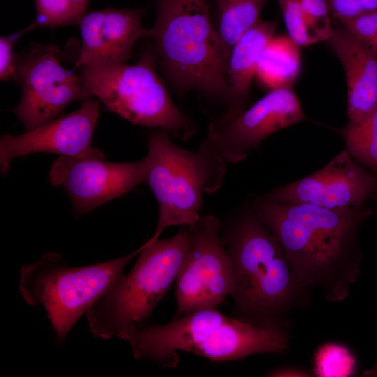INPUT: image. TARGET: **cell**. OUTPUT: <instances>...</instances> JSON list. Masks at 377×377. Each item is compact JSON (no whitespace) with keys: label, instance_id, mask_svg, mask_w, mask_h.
Masks as SVG:
<instances>
[{"label":"cell","instance_id":"6da1fadb","mask_svg":"<svg viewBox=\"0 0 377 377\" xmlns=\"http://www.w3.org/2000/svg\"><path fill=\"white\" fill-rule=\"evenodd\" d=\"M221 237L229 260L230 296L236 318L260 327L286 330L288 312L307 292L250 199L228 215Z\"/></svg>","mask_w":377,"mask_h":377},{"label":"cell","instance_id":"7a4b0ae2","mask_svg":"<svg viewBox=\"0 0 377 377\" xmlns=\"http://www.w3.org/2000/svg\"><path fill=\"white\" fill-rule=\"evenodd\" d=\"M128 342L137 360L175 369L179 352L214 362L283 353L288 347V335L286 330L260 327L208 308L173 318L165 324L142 326Z\"/></svg>","mask_w":377,"mask_h":377},{"label":"cell","instance_id":"3957f363","mask_svg":"<svg viewBox=\"0 0 377 377\" xmlns=\"http://www.w3.org/2000/svg\"><path fill=\"white\" fill-rule=\"evenodd\" d=\"M156 10L145 37L155 41L167 76L181 92L198 90L223 103L222 120L230 100V54L212 24L206 1L156 0Z\"/></svg>","mask_w":377,"mask_h":377},{"label":"cell","instance_id":"277c9868","mask_svg":"<svg viewBox=\"0 0 377 377\" xmlns=\"http://www.w3.org/2000/svg\"><path fill=\"white\" fill-rule=\"evenodd\" d=\"M144 182L158 207L154 235L175 226H189L201 216L205 194L216 193L223 185L226 161L207 140L195 151L176 145L166 131L155 128L148 136Z\"/></svg>","mask_w":377,"mask_h":377},{"label":"cell","instance_id":"5b68a950","mask_svg":"<svg viewBox=\"0 0 377 377\" xmlns=\"http://www.w3.org/2000/svg\"><path fill=\"white\" fill-rule=\"evenodd\" d=\"M189 243L184 226L171 237L148 239L140 246L132 269L86 313L92 334L128 341L175 281Z\"/></svg>","mask_w":377,"mask_h":377},{"label":"cell","instance_id":"8992f818","mask_svg":"<svg viewBox=\"0 0 377 377\" xmlns=\"http://www.w3.org/2000/svg\"><path fill=\"white\" fill-rule=\"evenodd\" d=\"M139 251L83 267H70L59 253H45L21 268L20 294L27 304L45 309L61 343L80 317L121 279Z\"/></svg>","mask_w":377,"mask_h":377},{"label":"cell","instance_id":"52a82bcc","mask_svg":"<svg viewBox=\"0 0 377 377\" xmlns=\"http://www.w3.org/2000/svg\"><path fill=\"white\" fill-rule=\"evenodd\" d=\"M157 56L156 50H149L131 65L81 67L79 77L108 111L187 140L195 133V125L176 106L157 74Z\"/></svg>","mask_w":377,"mask_h":377},{"label":"cell","instance_id":"ba28073f","mask_svg":"<svg viewBox=\"0 0 377 377\" xmlns=\"http://www.w3.org/2000/svg\"><path fill=\"white\" fill-rule=\"evenodd\" d=\"M250 200L283 249L300 286L306 292L318 288L330 302L343 300L357 274L325 249L304 225L285 215L276 202L263 195Z\"/></svg>","mask_w":377,"mask_h":377},{"label":"cell","instance_id":"9c48e42d","mask_svg":"<svg viewBox=\"0 0 377 377\" xmlns=\"http://www.w3.org/2000/svg\"><path fill=\"white\" fill-rule=\"evenodd\" d=\"M221 228L222 223L213 215L200 216L188 226L190 243L175 279L174 318L217 308L230 296V265Z\"/></svg>","mask_w":377,"mask_h":377},{"label":"cell","instance_id":"30bf717a","mask_svg":"<svg viewBox=\"0 0 377 377\" xmlns=\"http://www.w3.org/2000/svg\"><path fill=\"white\" fill-rule=\"evenodd\" d=\"M17 82L22 98L9 110L31 131L54 119L75 101L92 97L79 75L60 63L59 48L36 45L17 59Z\"/></svg>","mask_w":377,"mask_h":377},{"label":"cell","instance_id":"8fae6325","mask_svg":"<svg viewBox=\"0 0 377 377\" xmlns=\"http://www.w3.org/2000/svg\"><path fill=\"white\" fill-rule=\"evenodd\" d=\"M281 203H309L331 209L377 205V172L355 161L346 149L327 165L294 182L263 195Z\"/></svg>","mask_w":377,"mask_h":377},{"label":"cell","instance_id":"7c38bea8","mask_svg":"<svg viewBox=\"0 0 377 377\" xmlns=\"http://www.w3.org/2000/svg\"><path fill=\"white\" fill-rule=\"evenodd\" d=\"M145 159L108 162L99 156H59L48 173L50 182L69 196L76 216L119 198L144 182Z\"/></svg>","mask_w":377,"mask_h":377},{"label":"cell","instance_id":"4fadbf2b","mask_svg":"<svg viewBox=\"0 0 377 377\" xmlns=\"http://www.w3.org/2000/svg\"><path fill=\"white\" fill-rule=\"evenodd\" d=\"M307 119L290 87L270 90L224 125L208 127L207 139L227 163H237L252 151H260L271 134Z\"/></svg>","mask_w":377,"mask_h":377},{"label":"cell","instance_id":"5bb4252c","mask_svg":"<svg viewBox=\"0 0 377 377\" xmlns=\"http://www.w3.org/2000/svg\"><path fill=\"white\" fill-rule=\"evenodd\" d=\"M100 101L92 96L80 108L20 135H1L0 171L6 175L17 157L44 152L60 156H99L104 154L92 146L91 139L100 114Z\"/></svg>","mask_w":377,"mask_h":377},{"label":"cell","instance_id":"9a60e30c","mask_svg":"<svg viewBox=\"0 0 377 377\" xmlns=\"http://www.w3.org/2000/svg\"><path fill=\"white\" fill-rule=\"evenodd\" d=\"M144 9L108 7L86 13L79 27L82 39L76 68L125 64L135 43L145 37Z\"/></svg>","mask_w":377,"mask_h":377},{"label":"cell","instance_id":"2e32d148","mask_svg":"<svg viewBox=\"0 0 377 377\" xmlns=\"http://www.w3.org/2000/svg\"><path fill=\"white\" fill-rule=\"evenodd\" d=\"M326 42L343 65L349 122L357 123L377 108V59L342 26Z\"/></svg>","mask_w":377,"mask_h":377},{"label":"cell","instance_id":"e0dca14e","mask_svg":"<svg viewBox=\"0 0 377 377\" xmlns=\"http://www.w3.org/2000/svg\"><path fill=\"white\" fill-rule=\"evenodd\" d=\"M278 20H260L233 46L228 63L227 79L230 100L227 112L216 127L230 121L246 109L253 78L256 76L258 57L274 36Z\"/></svg>","mask_w":377,"mask_h":377},{"label":"cell","instance_id":"ac0fdd59","mask_svg":"<svg viewBox=\"0 0 377 377\" xmlns=\"http://www.w3.org/2000/svg\"><path fill=\"white\" fill-rule=\"evenodd\" d=\"M288 37L299 47L327 41L334 28L325 0H276Z\"/></svg>","mask_w":377,"mask_h":377},{"label":"cell","instance_id":"d6986e66","mask_svg":"<svg viewBox=\"0 0 377 377\" xmlns=\"http://www.w3.org/2000/svg\"><path fill=\"white\" fill-rule=\"evenodd\" d=\"M299 46L288 36H273L261 51L256 77L270 90L290 87L300 68Z\"/></svg>","mask_w":377,"mask_h":377},{"label":"cell","instance_id":"ffe728a7","mask_svg":"<svg viewBox=\"0 0 377 377\" xmlns=\"http://www.w3.org/2000/svg\"><path fill=\"white\" fill-rule=\"evenodd\" d=\"M218 10L220 38L231 52L237 42L259 20L267 0H214Z\"/></svg>","mask_w":377,"mask_h":377},{"label":"cell","instance_id":"44dd1931","mask_svg":"<svg viewBox=\"0 0 377 377\" xmlns=\"http://www.w3.org/2000/svg\"><path fill=\"white\" fill-rule=\"evenodd\" d=\"M341 135L353 158L377 172V108L361 121L348 122Z\"/></svg>","mask_w":377,"mask_h":377},{"label":"cell","instance_id":"7402d4cb","mask_svg":"<svg viewBox=\"0 0 377 377\" xmlns=\"http://www.w3.org/2000/svg\"><path fill=\"white\" fill-rule=\"evenodd\" d=\"M356 369V360L348 349L330 343L320 346L314 356V374L318 377H346Z\"/></svg>","mask_w":377,"mask_h":377},{"label":"cell","instance_id":"603a6c76","mask_svg":"<svg viewBox=\"0 0 377 377\" xmlns=\"http://www.w3.org/2000/svg\"><path fill=\"white\" fill-rule=\"evenodd\" d=\"M36 18L27 27L54 29L62 26L79 25L78 18L70 0H35Z\"/></svg>","mask_w":377,"mask_h":377},{"label":"cell","instance_id":"cb8c5ba5","mask_svg":"<svg viewBox=\"0 0 377 377\" xmlns=\"http://www.w3.org/2000/svg\"><path fill=\"white\" fill-rule=\"evenodd\" d=\"M339 22L377 59V10Z\"/></svg>","mask_w":377,"mask_h":377},{"label":"cell","instance_id":"d4e9b609","mask_svg":"<svg viewBox=\"0 0 377 377\" xmlns=\"http://www.w3.org/2000/svg\"><path fill=\"white\" fill-rule=\"evenodd\" d=\"M330 15L339 22L377 10V0H325Z\"/></svg>","mask_w":377,"mask_h":377},{"label":"cell","instance_id":"484cf974","mask_svg":"<svg viewBox=\"0 0 377 377\" xmlns=\"http://www.w3.org/2000/svg\"><path fill=\"white\" fill-rule=\"evenodd\" d=\"M27 31H29L26 27L15 34L0 38V79L2 82L16 80L18 58L14 53V44Z\"/></svg>","mask_w":377,"mask_h":377},{"label":"cell","instance_id":"4316f807","mask_svg":"<svg viewBox=\"0 0 377 377\" xmlns=\"http://www.w3.org/2000/svg\"><path fill=\"white\" fill-rule=\"evenodd\" d=\"M267 376L277 377H308L312 375L310 372L302 369L283 367L271 371Z\"/></svg>","mask_w":377,"mask_h":377},{"label":"cell","instance_id":"83f0119b","mask_svg":"<svg viewBox=\"0 0 377 377\" xmlns=\"http://www.w3.org/2000/svg\"><path fill=\"white\" fill-rule=\"evenodd\" d=\"M75 11L80 19V22L82 17L87 13V8L89 0H70Z\"/></svg>","mask_w":377,"mask_h":377}]
</instances>
